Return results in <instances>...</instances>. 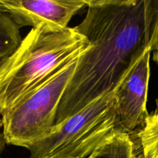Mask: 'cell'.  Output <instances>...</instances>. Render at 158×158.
I'll list each match as a JSON object with an SVG mask.
<instances>
[{"instance_id": "8992f818", "label": "cell", "mask_w": 158, "mask_h": 158, "mask_svg": "<svg viewBox=\"0 0 158 158\" xmlns=\"http://www.w3.org/2000/svg\"><path fill=\"white\" fill-rule=\"evenodd\" d=\"M0 3L20 28L46 26L64 29L68 27L71 18L87 6V0H0Z\"/></svg>"}, {"instance_id": "6da1fadb", "label": "cell", "mask_w": 158, "mask_h": 158, "mask_svg": "<svg viewBox=\"0 0 158 158\" xmlns=\"http://www.w3.org/2000/svg\"><path fill=\"white\" fill-rule=\"evenodd\" d=\"M87 6L85 19L74 29L90 46L77 59L55 125L116 90L154 42L158 0H87Z\"/></svg>"}, {"instance_id": "277c9868", "label": "cell", "mask_w": 158, "mask_h": 158, "mask_svg": "<svg viewBox=\"0 0 158 158\" xmlns=\"http://www.w3.org/2000/svg\"><path fill=\"white\" fill-rule=\"evenodd\" d=\"M78 57L1 114L2 134L7 144L27 148L51 131Z\"/></svg>"}, {"instance_id": "ba28073f", "label": "cell", "mask_w": 158, "mask_h": 158, "mask_svg": "<svg viewBox=\"0 0 158 158\" xmlns=\"http://www.w3.org/2000/svg\"><path fill=\"white\" fill-rule=\"evenodd\" d=\"M20 29L8 12L0 13V65L15 52L21 43Z\"/></svg>"}, {"instance_id": "8fae6325", "label": "cell", "mask_w": 158, "mask_h": 158, "mask_svg": "<svg viewBox=\"0 0 158 158\" xmlns=\"http://www.w3.org/2000/svg\"><path fill=\"white\" fill-rule=\"evenodd\" d=\"M1 129H2V123L1 115H0V155L2 153L3 150L5 148V145L6 144V140H5L4 136H3L2 131H1Z\"/></svg>"}, {"instance_id": "7c38bea8", "label": "cell", "mask_w": 158, "mask_h": 158, "mask_svg": "<svg viewBox=\"0 0 158 158\" xmlns=\"http://www.w3.org/2000/svg\"><path fill=\"white\" fill-rule=\"evenodd\" d=\"M1 12H7V10H6V8L0 3V13H1Z\"/></svg>"}, {"instance_id": "9c48e42d", "label": "cell", "mask_w": 158, "mask_h": 158, "mask_svg": "<svg viewBox=\"0 0 158 158\" xmlns=\"http://www.w3.org/2000/svg\"><path fill=\"white\" fill-rule=\"evenodd\" d=\"M143 158H158V99L156 108L149 114L143 126L138 131Z\"/></svg>"}, {"instance_id": "5b68a950", "label": "cell", "mask_w": 158, "mask_h": 158, "mask_svg": "<svg viewBox=\"0 0 158 158\" xmlns=\"http://www.w3.org/2000/svg\"><path fill=\"white\" fill-rule=\"evenodd\" d=\"M150 54L151 51L148 50L142 56L115 90L116 132L129 134L140 129L148 117L147 100Z\"/></svg>"}, {"instance_id": "7a4b0ae2", "label": "cell", "mask_w": 158, "mask_h": 158, "mask_svg": "<svg viewBox=\"0 0 158 158\" xmlns=\"http://www.w3.org/2000/svg\"><path fill=\"white\" fill-rule=\"evenodd\" d=\"M90 46L73 28L32 29L0 65V115Z\"/></svg>"}, {"instance_id": "52a82bcc", "label": "cell", "mask_w": 158, "mask_h": 158, "mask_svg": "<svg viewBox=\"0 0 158 158\" xmlns=\"http://www.w3.org/2000/svg\"><path fill=\"white\" fill-rule=\"evenodd\" d=\"M88 158H141L129 134L116 132Z\"/></svg>"}, {"instance_id": "30bf717a", "label": "cell", "mask_w": 158, "mask_h": 158, "mask_svg": "<svg viewBox=\"0 0 158 158\" xmlns=\"http://www.w3.org/2000/svg\"><path fill=\"white\" fill-rule=\"evenodd\" d=\"M151 52L153 60L158 65V26L157 29H156V35H155L154 42H153V46H152Z\"/></svg>"}, {"instance_id": "3957f363", "label": "cell", "mask_w": 158, "mask_h": 158, "mask_svg": "<svg viewBox=\"0 0 158 158\" xmlns=\"http://www.w3.org/2000/svg\"><path fill=\"white\" fill-rule=\"evenodd\" d=\"M115 91L96 99L28 147L29 158H88L116 132Z\"/></svg>"}]
</instances>
